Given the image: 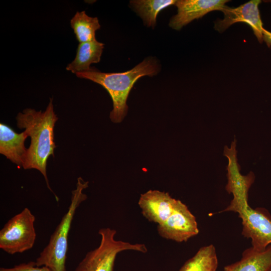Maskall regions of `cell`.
Segmentation results:
<instances>
[{"label": "cell", "mask_w": 271, "mask_h": 271, "mask_svg": "<svg viewBox=\"0 0 271 271\" xmlns=\"http://www.w3.org/2000/svg\"><path fill=\"white\" fill-rule=\"evenodd\" d=\"M226 189L233 198L223 211H233L238 214L242 220V234L251 240L252 247L263 250L271 244V216L265 209H253L248 203L249 188L254 180L252 173L246 176L240 172L230 174Z\"/></svg>", "instance_id": "obj_1"}, {"label": "cell", "mask_w": 271, "mask_h": 271, "mask_svg": "<svg viewBox=\"0 0 271 271\" xmlns=\"http://www.w3.org/2000/svg\"><path fill=\"white\" fill-rule=\"evenodd\" d=\"M0 271H51L46 266H38L35 261H30L15 265L13 267H1Z\"/></svg>", "instance_id": "obj_17"}, {"label": "cell", "mask_w": 271, "mask_h": 271, "mask_svg": "<svg viewBox=\"0 0 271 271\" xmlns=\"http://www.w3.org/2000/svg\"><path fill=\"white\" fill-rule=\"evenodd\" d=\"M261 2L260 0H251L236 8L225 6L221 11L224 18L215 22V29L221 33L234 23H245L250 26L258 42L262 43L264 29L258 9Z\"/></svg>", "instance_id": "obj_8"}, {"label": "cell", "mask_w": 271, "mask_h": 271, "mask_svg": "<svg viewBox=\"0 0 271 271\" xmlns=\"http://www.w3.org/2000/svg\"><path fill=\"white\" fill-rule=\"evenodd\" d=\"M266 2H269L271 3V1H266Z\"/></svg>", "instance_id": "obj_19"}, {"label": "cell", "mask_w": 271, "mask_h": 271, "mask_svg": "<svg viewBox=\"0 0 271 271\" xmlns=\"http://www.w3.org/2000/svg\"><path fill=\"white\" fill-rule=\"evenodd\" d=\"M35 216L28 208L11 218L0 231V248L14 254L31 249L35 243L36 233Z\"/></svg>", "instance_id": "obj_6"}, {"label": "cell", "mask_w": 271, "mask_h": 271, "mask_svg": "<svg viewBox=\"0 0 271 271\" xmlns=\"http://www.w3.org/2000/svg\"><path fill=\"white\" fill-rule=\"evenodd\" d=\"M157 230L162 237L178 242L187 241L199 233L195 216L180 200L169 218L158 225Z\"/></svg>", "instance_id": "obj_7"}, {"label": "cell", "mask_w": 271, "mask_h": 271, "mask_svg": "<svg viewBox=\"0 0 271 271\" xmlns=\"http://www.w3.org/2000/svg\"><path fill=\"white\" fill-rule=\"evenodd\" d=\"M88 186V181H84L80 177L78 178L68 210L51 235L47 245L37 258L35 262L37 266H46L51 271H66L68 234L77 208L87 199L83 190Z\"/></svg>", "instance_id": "obj_4"}, {"label": "cell", "mask_w": 271, "mask_h": 271, "mask_svg": "<svg viewBox=\"0 0 271 271\" xmlns=\"http://www.w3.org/2000/svg\"><path fill=\"white\" fill-rule=\"evenodd\" d=\"M160 70L158 61L155 58L148 57L131 69L123 72L104 73L91 68L76 75L101 85L108 92L113 102L110 118L113 122L119 123L127 114V99L137 80L143 76L156 75Z\"/></svg>", "instance_id": "obj_3"}, {"label": "cell", "mask_w": 271, "mask_h": 271, "mask_svg": "<svg viewBox=\"0 0 271 271\" xmlns=\"http://www.w3.org/2000/svg\"><path fill=\"white\" fill-rule=\"evenodd\" d=\"M228 2L227 0L176 1L175 5L178 13L170 19L169 25L174 30H180L183 27L208 13L222 11Z\"/></svg>", "instance_id": "obj_9"}, {"label": "cell", "mask_w": 271, "mask_h": 271, "mask_svg": "<svg viewBox=\"0 0 271 271\" xmlns=\"http://www.w3.org/2000/svg\"><path fill=\"white\" fill-rule=\"evenodd\" d=\"M177 202L169 193L150 190L141 195L138 204L147 219L160 225L173 213Z\"/></svg>", "instance_id": "obj_10"}, {"label": "cell", "mask_w": 271, "mask_h": 271, "mask_svg": "<svg viewBox=\"0 0 271 271\" xmlns=\"http://www.w3.org/2000/svg\"><path fill=\"white\" fill-rule=\"evenodd\" d=\"M104 44L96 40L79 44L74 59L66 67L75 74L89 71L92 63L99 62Z\"/></svg>", "instance_id": "obj_13"}, {"label": "cell", "mask_w": 271, "mask_h": 271, "mask_svg": "<svg viewBox=\"0 0 271 271\" xmlns=\"http://www.w3.org/2000/svg\"><path fill=\"white\" fill-rule=\"evenodd\" d=\"M28 137L25 131L18 133L12 128L0 123V153L18 166L23 167L27 153L25 141Z\"/></svg>", "instance_id": "obj_11"}, {"label": "cell", "mask_w": 271, "mask_h": 271, "mask_svg": "<svg viewBox=\"0 0 271 271\" xmlns=\"http://www.w3.org/2000/svg\"><path fill=\"white\" fill-rule=\"evenodd\" d=\"M263 41H264L268 47L271 46V32L264 29L263 32Z\"/></svg>", "instance_id": "obj_18"}, {"label": "cell", "mask_w": 271, "mask_h": 271, "mask_svg": "<svg viewBox=\"0 0 271 271\" xmlns=\"http://www.w3.org/2000/svg\"><path fill=\"white\" fill-rule=\"evenodd\" d=\"M176 0H132L129 3L145 25L154 28L158 14L164 9L175 4Z\"/></svg>", "instance_id": "obj_14"}, {"label": "cell", "mask_w": 271, "mask_h": 271, "mask_svg": "<svg viewBox=\"0 0 271 271\" xmlns=\"http://www.w3.org/2000/svg\"><path fill=\"white\" fill-rule=\"evenodd\" d=\"M116 231L109 227L98 231L100 242L96 248L88 251L79 263L74 271H113L117 255L125 250L143 253L147 247L142 243H131L115 239Z\"/></svg>", "instance_id": "obj_5"}, {"label": "cell", "mask_w": 271, "mask_h": 271, "mask_svg": "<svg viewBox=\"0 0 271 271\" xmlns=\"http://www.w3.org/2000/svg\"><path fill=\"white\" fill-rule=\"evenodd\" d=\"M218 259L212 244L201 247L196 253L185 262L179 271H216Z\"/></svg>", "instance_id": "obj_15"}, {"label": "cell", "mask_w": 271, "mask_h": 271, "mask_svg": "<svg viewBox=\"0 0 271 271\" xmlns=\"http://www.w3.org/2000/svg\"><path fill=\"white\" fill-rule=\"evenodd\" d=\"M50 98L46 110L42 112L32 108H26L18 114L16 117L17 126L24 128L31 138V144L27 149V157L23 168L34 169L43 175L47 187L52 192L47 176L46 167L49 157L54 156L56 148L54 142V128L58 117L55 113Z\"/></svg>", "instance_id": "obj_2"}, {"label": "cell", "mask_w": 271, "mask_h": 271, "mask_svg": "<svg viewBox=\"0 0 271 271\" xmlns=\"http://www.w3.org/2000/svg\"><path fill=\"white\" fill-rule=\"evenodd\" d=\"M70 25L79 43L95 40V32L100 28L98 18L88 16L84 11L77 12Z\"/></svg>", "instance_id": "obj_16"}, {"label": "cell", "mask_w": 271, "mask_h": 271, "mask_svg": "<svg viewBox=\"0 0 271 271\" xmlns=\"http://www.w3.org/2000/svg\"><path fill=\"white\" fill-rule=\"evenodd\" d=\"M224 271H271V244L263 250L246 249L240 260L225 266Z\"/></svg>", "instance_id": "obj_12"}]
</instances>
